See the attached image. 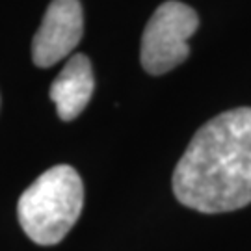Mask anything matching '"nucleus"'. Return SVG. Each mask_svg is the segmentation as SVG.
<instances>
[{"mask_svg":"<svg viewBox=\"0 0 251 251\" xmlns=\"http://www.w3.org/2000/svg\"><path fill=\"white\" fill-rule=\"evenodd\" d=\"M93 88L95 78L91 62L84 54H75L67 60L62 73L54 78L49 95L56 106L58 116L63 121H73L88 106L93 95Z\"/></svg>","mask_w":251,"mask_h":251,"instance_id":"nucleus-5","label":"nucleus"},{"mask_svg":"<svg viewBox=\"0 0 251 251\" xmlns=\"http://www.w3.org/2000/svg\"><path fill=\"white\" fill-rule=\"evenodd\" d=\"M84 13L78 0H52L32 41V60L37 67H50L80 43Z\"/></svg>","mask_w":251,"mask_h":251,"instance_id":"nucleus-4","label":"nucleus"},{"mask_svg":"<svg viewBox=\"0 0 251 251\" xmlns=\"http://www.w3.org/2000/svg\"><path fill=\"white\" fill-rule=\"evenodd\" d=\"M180 205L220 214L251 203V108L212 117L190 140L173 171Z\"/></svg>","mask_w":251,"mask_h":251,"instance_id":"nucleus-1","label":"nucleus"},{"mask_svg":"<svg viewBox=\"0 0 251 251\" xmlns=\"http://www.w3.org/2000/svg\"><path fill=\"white\" fill-rule=\"evenodd\" d=\"M198 26V13L190 6L177 0L160 4L142 36L140 60L145 71L149 75H164L180 65L188 58V39Z\"/></svg>","mask_w":251,"mask_h":251,"instance_id":"nucleus-3","label":"nucleus"},{"mask_svg":"<svg viewBox=\"0 0 251 251\" xmlns=\"http://www.w3.org/2000/svg\"><path fill=\"white\" fill-rule=\"evenodd\" d=\"M84 206V184L75 168L54 166L41 173L19 198L17 216L32 242L54 246L78 222Z\"/></svg>","mask_w":251,"mask_h":251,"instance_id":"nucleus-2","label":"nucleus"}]
</instances>
